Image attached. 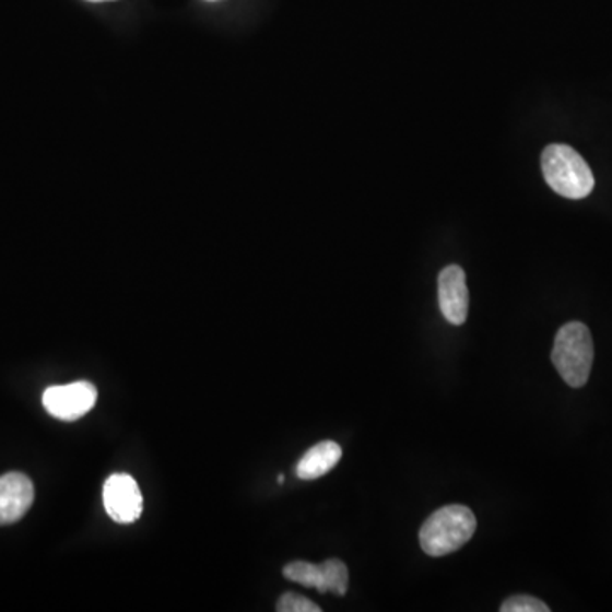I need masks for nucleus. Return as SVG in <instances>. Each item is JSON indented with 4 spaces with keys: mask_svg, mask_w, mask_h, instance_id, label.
Returning <instances> with one entry per match:
<instances>
[{
    "mask_svg": "<svg viewBox=\"0 0 612 612\" xmlns=\"http://www.w3.org/2000/svg\"><path fill=\"white\" fill-rule=\"evenodd\" d=\"M476 531V517L464 505H446L422 525V550L428 556H444L463 548Z\"/></svg>",
    "mask_w": 612,
    "mask_h": 612,
    "instance_id": "nucleus-1",
    "label": "nucleus"
},
{
    "mask_svg": "<svg viewBox=\"0 0 612 612\" xmlns=\"http://www.w3.org/2000/svg\"><path fill=\"white\" fill-rule=\"evenodd\" d=\"M541 168L548 186L563 198H587L596 184L592 170L580 153L562 143H553L544 149Z\"/></svg>",
    "mask_w": 612,
    "mask_h": 612,
    "instance_id": "nucleus-2",
    "label": "nucleus"
},
{
    "mask_svg": "<svg viewBox=\"0 0 612 612\" xmlns=\"http://www.w3.org/2000/svg\"><path fill=\"white\" fill-rule=\"evenodd\" d=\"M551 361L568 387H584L589 381L593 363V341L589 327L581 321L565 323L556 333Z\"/></svg>",
    "mask_w": 612,
    "mask_h": 612,
    "instance_id": "nucleus-3",
    "label": "nucleus"
},
{
    "mask_svg": "<svg viewBox=\"0 0 612 612\" xmlns=\"http://www.w3.org/2000/svg\"><path fill=\"white\" fill-rule=\"evenodd\" d=\"M97 390L92 382L76 381L50 387L43 393L46 412L60 421H76L96 405Z\"/></svg>",
    "mask_w": 612,
    "mask_h": 612,
    "instance_id": "nucleus-4",
    "label": "nucleus"
},
{
    "mask_svg": "<svg viewBox=\"0 0 612 612\" xmlns=\"http://www.w3.org/2000/svg\"><path fill=\"white\" fill-rule=\"evenodd\" d=\"M103 501L107 516L119 525H131L142 516V492L130 474H111L104 483Z\"/></svg>",
    "mask_w": 612,
    "mask_h": 612,
    "instance_id": "nucleus-5",
    "label": "nucleus"
},
{
    "mask_svg": "<svg viewBox=\"0 0 612 612\" xmlns=\"http://www.w3.org/2000/svg\"><path fill=\"white\" fill-rule=\"evenodd\" d=\"M467 274L459 266H448L439 274V306L444 318L452 326H463L468 317Z\"/></svg>",
    "mask_w": 612,
    "mask_h": 612,
    "instance_id": "nucleus-6",
    "label": "nucleus"
},
{
    "mask_svg": "<svg viewBox=\"0 0 612 612\" xmlns=\"http://www.w3.org/2000/svg\"><path fill=\"white\" fill-rule=\"evenodd\" d=\"M35 501V486L26 474L12 473L0 476V526L14 525L23 519Z\"/></svg>",
    "mask_w": 612,
    "mask_h": 612,
    "instance_id": "nucleus-7",
    "label": "nucleus"
},
{
    "mask_svg": "<svg viewBox=\"0 0 612 612\" xmlns=\"http://www.w3.org/2000/svg\"><path fill=\"white\" fill-rule=\"evenodd\" d=\"M342 458V448L333 440H321L303 455L296 464L299 480H317L329 473Z\"/></svg>",
    "mask_w": 612,
    "mask_h": 612,
    "instance_id": "nucleus-8",
    "label": "nucleus"
},
{
    "mask_svg": "<svg viewBox=\"0 0 612 612\" xmlns=\"http://www.w3.org/2000/svg\"><path fill=\"white\" fill-rule=\"evenodd\" d=\"M284 577L287 580L296 581L299 586L317 589L323 592V570L321 565H314L308 562H291L283 568Z\"/></svg>",
    "mask_w": 612,
    "mask_h": 612,
    "instance_id": "nucleus-9",
    "label": "nucleus"
},
{
    "mask_svg": "<svg viewBox=\"0 0 612 612\" xmlns=\"http://www.w3.org/2000/svg\"><path fill=\"white\" fill-rule=\"evenodd\" d=\"M323 570V592H332L336 596H345L349 586L348 566L341 560H327L320 563Z\"/></svg>",
    "mask_w": 612,
    "mask_h": 612,
    "instance_id": "nucleus-10",
    "label": "nucleus"
},
{
    "mask_svg": "<svg viewBox=\"0 0 612 612\" xmlns=\"http://www.w3.org/2000/svg\"><path fill=\"white\" fill-rule=\"evenodd\" d=\"M502 612H550L540 599L531 596H513L501 605Z\"/></svg>",
    "mask_w": 612,
    "mask_h": 612,
    "instance_id": "nucleus-11",
    "label": "nucleus"
},
{
    "mask_svg": "<svg viewBox=\"0 0 612 612\" xmlns=\"http://www.w3.org/2000/svg\"><path fill=\"white\" fill-rule=\"evenodd\" d=\"M275 611L280 612H320L321 609L310 599L295 592H286L280 597L275 604Z\"/></svg>",
    "mask_w": 612,
    "mask_h": 612,
    "instance_id": "nucleus-12",
    "label": "nucleus"
},
{
    "mask_svg": "<svg viewBox=\"0 0 612 612\" xmlns=\"http://www.w3.org/2000/svg\"><path fill=\"white\" fill-rule=\"evenodd\" d=\"M278 482L283 483L284 482V476L283 474H280V476H278Z\"/></svg>",
    "mask_w": 612,
    "mask_h": 612,
    "instance_id": "nucleus-13",
    "label": "nucleus"
},
{
    "mask_svg": "<svg viewBox=\"0 0 612 612\" xmlns=\"http://www.w3.org/2000/svg\"><path fill=\"white\" fill-rule=\"evenodd\" d=\"M89 2H107V0H89Z\"/></svg>",
    "mask_w": 612,
    "mask_h": 612,
    "instance_id": "nucleus-14",
    "label": "nucleus"
}]
</instances>
